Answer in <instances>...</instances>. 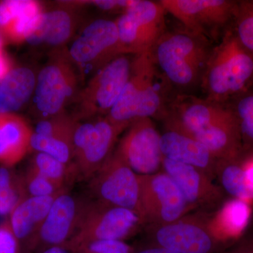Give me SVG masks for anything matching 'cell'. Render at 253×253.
<instances>
[{
  "label": "cell",
  "mask_w": 253,
  "mask_h": 253,
  "mask_svg": "<svg viewBox=\"0 0 253 253\" xmlns=\"http://www.w3.org/2000/svg\"><path fill=\"white\" fill-rule=\"evenodd\" d=\"M253 82V56L236 33H228L210 55L204 73L208 100L219 104L242 94Z\"/></svg>",
  "instance_id": "1"
},
{
  "label": "cell",
  "mask_w": 253,
  "mask_h": 253,
  "mask_svg": "<svg viewBox=\"0 0 253 253\" xmlns=\"http://www.w3.org/2000/svg\"><path fill=\"white\" fill-rule=\"evenodd\" d=\"M156 65L152 51L135 55L126 87L106 116L110 121L127 129L134 120L151 118L159 113L163 103L156 82Z\"/></svg>",
  "instance_id": "2"
},
{
  "label": "cell",
  "mask_w": 253,
  "mask_h": 253,
  "mask_svg": "<svg viewBox=\"0 0 253 253\" xmlns=\"http://www.w3.org/2000/svg\"><path fill=\"white\" fill-rule=\"evenodd\" d=\"M153 55L171 83L187 87L197 82L206 70L209 54L203 39L189 33H166L156 43Z\"/></svg>",
  "instance_id": "3"
},
{
  "label": "cell",
  "mask_w": 253,
  "mask_h": 253,
  "mask_svg": "<svg viewBox=\"0 0 253 253\" xmlns=\"http://www.w3.org/2000/svg\"><path fill=\"white\" fill-rule=\"evenodd\" d=\"M143 224L141 217L133 211L90 201L77 231L64 246L72 253L94 241H123Z\"/></svg>",
  "instance_id": "4"
},
{
  "label": "cell",
  "mask_w": 253,
  "mask_h": 253,
  "mask_svg": "<svg viewBox=\"0 0 253 253\" xmlns=\"http://www.w3.org/2000/svg\"><path fill=\"white\" fill-rule=\"evenodd\" d=\"M148 229L151 246L177 253H216L223 244L211 229V217L205 212L186 214L168 224L149 225Z\"/></svg>",
  "instance_id": "5"
},
{
  "label": "cell",
  "mask_w": 253,
  "mask_h": 253,
  "mask_svg": "<svg viewBox=\"0 0 253 253\" xmlns=\"http://www.w3.org/2000/svg\"><path fill=\"white\" fill-rule=\"evenodd\" d=\"M68 53L58 51L42 68L37 78L34 102L41 119L66 113L74 98L78 76Z\"/></svg>",
  "instance_id": "6"
},
{
  "label": "cell",
  "mask_w": 253,
  "mask_h": 253,
  "mask_svg": "<svg viewBox=\"0 0 253 253\" xmlns=\"http://www.w3.org/2000/svg\"><path fill=\"white\" fill-rule=\"evenodd\" d=\"M123 130L106 116L83 123L78 121L72 147L78 175L90 179L112 155L113 146Z\"/></svg>",
  "instance_id": "7"
},
{
  "label": "cell",
  "mask_w": 253,
  "mask_h": 253,
  "mask_svg": "<svg viewBox=\"0 0 253 253\" xmlns=\"http://www.w3.org/2000/svg\"><path fill=\"white\" fill-rule=\"evenodd\" d=\"M166 12L160 1L133 0L115 21L123 53L136 55L153 51L164 34Z\"/></svg>",
  "instance_id": "8"
},
{
  "label": "cell",
  "mask_w": 253,
  "mask_h": 253,
  "mask_svg": "<svg viewBox=\"0 0 253 253\" xmlns=\"http://www.w3.org/2000/svg\"><path fill=\"white\" fill-rule=\"evenodd\" d=\"M130 69L131 60L121 55L96 71L78 95L77 115L74 118L78 121L107 116L122 94Z\"/></svg>",
  "instance_id": "9"
},
{
  "label": "cell",
  "mask_w": 253,
  "mask_h": 253,
  "mask_svg": "<svg viewBox=\"0 0 253 253\" xmlns=\"http://www.w3.org/2000/svg\"><path fill=\"white\" fill-rule=\"evenodd\" d=\"M89 180V189L96 201L133 211L145 224L139 199V176L116 151Z\"/></svg>",
  "instance_id": "10"
},
{
  "label": "cell",
  "mask_w": 253,
  "mask_h": 253,
  "mask_svg": "<svg viewBox=\"0 0 253 253\" xmlns=\"http://www.w3.org/2000/svg\"><path fill=\"white\" fill-rule=\"evenodd\" d=\"M145 224L162 225L184 217L193 208L174 181L164 172L138 175Z\"/></svg>",
  "instance_id": "11"
},
{
  "label": "cell",
  "mask_w": 253,
  "mask_h": 253,
  "mask_svg": "<svg viewBox=\"0 0 253 253\" xmlns=\"http://www.w3.org/2000/svg\"><path fill=\"white\" fill-rule=\"evenodd\" d=\"M68 54L83 74L99 71L123 55L116 21L98 19L82 31Z\"/></svg>",
  "instance_id": "12"
},
{
  "label": "cell",
  "mask_w": 253,
  "mask_h": 253,
  "mask_svg": "<svg viewBox=\"0 0 253 253\" xmlns=\"http://www.w3.org/2000/svg\"><path fill=\"white\" fill-rule=\"evenodd\" d=\"M160 3L188 33L201 39L214 36L235 18L239 5L229 0H161Z\"/></svg>",
  "instance_id": "13"
},
{
  "label": "cell",
  "mask_w": 253,
  "mask_h": 253,
  "mask_svg": "<svg viewBox=\"0 0 253 253\" xmlns=\"http://www.w3.org/2000/svg\"><path fill=\"white\" fill-rule=\"evenodd\" d=\"M89 202L68 191L59 194L31 243L28 253L65 246L77 231Z\"/></svg>",
  "instance_id": "14"
},
{
  "label": "cell",
  "mask_w": 253,
  "mask_h": 253,
  "mask_svg": "<svg viewBox=\"0 0 253 253\" xmlns=\"http://www.w3.org/2000/svg\"><path fill=\"white\" fill-rule=\"evenodd\" d=\"M160 141L151 118H138L128 126L116 152L138 175L155 174L162 168Z\"/></svg>",
  "instance_id": "15"
},
{
  "label": "cell",
  "mask_w": 253,
  "mask_h": 253,
  "mask_svg": "<svg viewBox=\"0 0 253 253\" xmlns=\"http://www.w3.org/2000/svg\"><path fill=\"white\" fill-rule=\"evenodd\" d=\"M161 169L174 181L192 208L213 209L225 199L220 186L199 168L163 158Z\"/></svg>",
  "instance_id": "16"
},
{
  "label": "cell",
  "mask_w": 253,
  "mask_h": 253,
  "mask_svg": "<svg viewBox=\"0 0 253 253\" xmlns=\"http://www.w3.org/2000/svg\"><path fill=\"white\" fill-rule=\"evenodd\" d=\"M160 146L163 158L199 168L213 180L215 179L217 160L192 136L168 128L161 135Z\"/></svg>",
  "instance_id": "17"
},
{
  "label": "cell",
  "mask_w": 253,
  "mask_h": 253,
  "mask_svg": "<svg viewBox=\"0 0 253 253\" xmlns=\"http://www.w3.org/2000/svg\"><path fill=\"white\" fill-rule=\"evenodd\" d=\"M189 135L204 145L217 160L233 159L244 152L239 121L233 110L224 117Z\"/></svg>",
  "instance_id": "18"
},
{
  "label": "cell",
  "mask_w": 253,
  "mask_h": 253,
  "mask_svg": "<svg viewBox=\"0 0 253 253\" xmlns=\"http://www.w3.org/2000/svg\"><path fill=\"white\" fill-rule=\"evenodd\" d=\"M59 195L24 198L10 212L8 219L22 253H28L31 243Z\"/></svg>",
  "instance_id": "19"
},
{
  "label": "cell",
  "mask_w": 253,
  "mask_h": 253,
  "mask_svg": "<svg viewBox=\"0 0 253 253\" xmlns=\"http://www.w3.org/2000/svg\"><path fill=\"white\" fill-rule=\"evenodd\" d=\"M33 129L13 113H0V167L13 168L31 150Z\"/></svg>",
  "instance_id": "20"
},
{
  "label": "cell",
  "mask_w": 253,
  "mask_h": 253,
  "mask_svg": "<svg viewBox=\"0 0 253 253\" xmlns=\"http://www.w3.org/2000/svg\"><path fill=\"white\" fill-rule=\"evenodd\" d=\"M231 111L208 99L181 100L176 105L175 113L168 122V128L191 134L224 117Z\"/></svg>",
  "instance_id": "21"
},
{
  "label": "cell",
  "mask_w": 253,
  "mask_h": 253,
  "mask_svg": "<svg viewBox=\"0 0 253 253\" xmlns=\"http://www.w3.org/2000/svg\"><path fill=\"white\" fill-rule=\"evenodd\" d=\"M41 3L31 0L0 2V30L11 41L21 42L29 36L37 18L42 12Z\"/></svg>",
  "instance_id": "22"
},
{
  "label": "cell",
  "mask_w": 253,
  "mask_h": 253,
  "mask_svg": "<svg viewBox=\"0 0 253 253\" xmlns=\"http://www.w3.org/2000/svg\"><path fill=\"white\" fill-rule=\"evenodd\" d=\"M74 23L67 10L43 11L36 23L26 42L32 44L62 45L72 36Z\"/></svg>",
  "instance_id": "23"
},
{
  "label": "cell",
  "mask_w": 253,
  "mask_h": 253,
  "mask_svg": "<svg viewBox=\"0 0 253 253\" xmlns=\"http://www.w3.org/2000/svg\"><path fill=\"white\" fill-rule=\"evenodd\" d=\"M37 78L30 68L11 70L0 82V113H13L23 107L36 89Z\"/></svg>",
  "instance_id": "24"
},
{
  "label": "cell",
  "mask_w": 253,
  "mask_h": 253,
  "mask_svg": "<svg viewBox=\"0 0 253 253\" xmlns=\"http://www.w3.org/2000/svg\"><path fill=\"white\" fill-rule=\"evenodd\" d=\"M251 216L249 202L231 199L221 205L218 212L211 218V229L219 241L239 239L245 232Z\"/></svg>",
  "instance_id": "25"
},
{
  "label": "cell",
  "mask_w": 253,
  "mask_h": 253,
  "mask_svg": "<svg viewBox=\"0 0 253 253\" xmlns=\"http://www.w3.org/2000/svg\"><path fill=\"white\" fill-rule=\"evenodd\" d=\"M251 153L244 151L239 157L229 160H217L215 179L224 194L231 199L249 202L253 200V189L246 179V161Z\"/></svg>",
  "instance_id": "26"
},
{
  "label": "cell",
  "mask_w": 253,
  "mask_h": 253,
  "mask_svg": "<svg viewBox=\"0 0 253 253\" xmlns=\"http://www.w3.org/2000/svg\"><path fill=\"white\" fill-rule=\"evenodd\" d=\"M29 167L64 189L78 176L74 163L66 164L42 153H36Z\"/></svg>",
  "instance_id": "27"
},
{
  "label": "cell",
  "mask_w": 253,
  "mask_h": 253,
  "mask_svg": "<svg viewBox=\"0 0 253 253\" xmlns=\"http://www.w3.org/2000/svg\"><path fill=\"white\" fill-rule=\"evenodd\" d=\"M26 197L23 174L12 168L0 167V215L9 214Z\"/></svg>",
  "instance_id": "28"
},
{
  "label": "cell",
  "mask_w": 253,
  "mask_h": 253,
  "mask_svg": "<svg viewBox=\"0 0 253 253\" xmlns=\"http://www.w3.org/2000/svg\"><path fill=\"white\" fill-rule=\"evenodd\" d=\"M31 150L56 158L66 164H73L72 144L70 141L42 135L33 131L31 140Z\"/></svg>",
  "instance_id": "29"
},
{
  "label": "cell",
  "mask_w": 253,
  "mask_h": 253,
  "mask_svg": "<svg viewBox=\"0 0 253 253\" xmlns=\"http://www.w3.org/2000/svg\"><path fill=\"white\" fill-rule=\"evenodd\" d=\"M77 123L78 120L74 116L64 113L53 117L40 119L33 131L42 135L70 141L72 144L73 131Z\"/></svg>",
  "instance_id": "30"
},
{
  "label": "cell",
  "mask_w": 253,
  "mask_h": 253,
  "mask_svg": "<svg viewBox=\"0 0 253 253\" xmlns=\"http://www.w3.org/2000/svg\"><path fill=\"white\" fill-rule=\"evenodd\" d=\"M233 111L239 121L243 148L253 153V93L241 95Z\"/></svg>",
  "instance_id": "31"
},
{
  "label": "cell",
  "mask_w": 253,
  "mask_h": 253,
  "mask_svg": "<svg viewBox=\"0 0 253 253\" xmlns=\"http://www.w3.org/2000/svg\"><path fill=\"white\" fill-rule=\"evenodd\" d=\"M22 174L27 197L56 196L67 191V189L57 185L33 168L28 167L27 171Z\"/></svg>",
  "instance_id": "32"
},
{
  "label": "cell",
  "mask_w": 253,
  "mask_h": 253,
  "mask_svg": "<svg viewBox=\"0 0 253 253\" xmlns=\"http://www.w3.org/2000/svg\"><path fill=\"white\" fill-rule=\"evenodd\" d=\"M236 36L253 56V1H241L238 5Z\"/></svg>",
  "instance_id": "33"
},
{
  "label": "cell",
  "mask_w": 253,
  "mask_h": 253,
  "mask_svg": "<svg viewBox=\"0 0 253 253\" xmlns=\"http://www.w3.org/2000/svg\"><path fill=\"white\" fill-rule=\"evenodd\" d=\"M72 253H133L129 245L123 241H99L78 248Z\"/></svg>",
  "instance_id": "34"
},
{
  "label": "cell",
  "mask_w": 253,
  "mask_h": 253,
  "mask_svg": "<svg viewBox=\"0 0 253 253\" xmlns=\"http://www.w3.org/2000/svg\"><path fill=\"white\" fill-rule=\"evenodd\" d=\"M0 253H22L21 245L11 229L9 219L0 224Z\"/></svg>",
  "instance_id": "35"
},
{
  "label": "cell",
  "mask_w": 253,
  "mask_h": 253,
  "mask_svg": "<svg viewBox=\"0 0 253 253\" xmlns=\"http://www.w3.org/2000/svg\"><path fill=\"white\" fill-rule=\"evenodd\" d=\"M133 0H96V1H73L63 3L70 6H78L79 5H94L99 9L105 11H119L123 10V12L128 6L132 3Z\"/></svg>",
  "instance_id": "36"
},
{
  "label": "cell",
  "mask_w": 253,
  "mask_h": 253,
  "mask_svg": "<svg viewBox=\"0 0 253 253\" xmlns=\"http://www.w3.org/2000/svg\"><path fill=\"white\" fill-rule=\"evenodd\" d=\"M224 253H253V227L245 231Z\"/></svg>",
  "instance_id": "37"
},
{
  "label": "cell",
  "mask_w": 253,
  "mask_h": 253,
  "mask_svg": "<svg viewBox=\"0 0 253 253\" xmlns=\"http://www.w3.org/2000/svg\"><path fill=\"white\" fill-rule=\"evenodd\" d=\"M246 173L248 184L253 189V153L250 154L246 159Z\"/></svg>",
  "instance_id": "38"
},
{
  "label": "cell",
  "mask_w": 253,
  "mask_h": 253,
  "mask_svg": "<svg viewBox=\"0 0 253 253\" xmlns=\"http://www.w3.org/2000/svg\"><path fill=\"white\" fill-rule=\"evenodd\" d=\"M10 71L11 70H10L9 62L3 54L2 49H1L0 50V82L6 77Z\"/></svg>",
  "instance_id": "39"
},
{
  "label": "cell",
  "mask_w": 253,
  "mask_h": 253,
  "mask_svg": "<svg viewBox=\"0 0 253 253\" xmlns=\"http://www.w3.org/2000/svg\"><path fill=\"white\" fill-rule=\"evenodd\" d=\"M35 253H72L64 246H53Z\"/></svg>",
  "instance_id": "40"
},
{
  "label": "cell",
  "mask_w": 253,
  "mask_h": 253,
  "mask_svg": "<svg viewBox=\"0 0 253 253\" xmlns=\"http://www.w3.org/2000/svg\"><path fill=\"white\" fill-rule=\"evenodd\" d=\"M136 253H177L174 251L164 249V248L158 247V246H151L146 249L141 250Z\"/></svg>",
  "instance_id": "41"
}]
</instances>
